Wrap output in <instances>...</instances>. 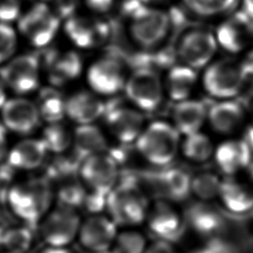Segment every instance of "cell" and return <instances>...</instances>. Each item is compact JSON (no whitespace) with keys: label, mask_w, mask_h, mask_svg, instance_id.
Here are the masks:
<instances>
[{"label":"cell","mask_w":253,"mask_h":253,"mask_svg":"<svg viewBox=\"0 0 253 253\" xmlns=\"http://www.w3.org/2000/svg\"><path fill=\"white\" fill-rule=\"evenodd\" d=\"M216 50V40L209 31L193 29L186 32L177 45V53L185 65L194 69L206 66Z\"/></svg>","instance_id":"obj_12"},{"label":"cell","mask_w":253,"mask_h":253,"mask_svg":"<svg viewBox=\"0 0 253 253\" xmlns=\"http://www.w3.org/2000/svg\"><path fill=\"white\" fill-rule=\"evenodd\" d=\"M247 144L249 145L251 151H252V154H253V126H251L247 132H246V135H245V139H244Z\"/></svg>","instance_id":"obj_48"},{"label":"cell","mask_w":253,"mask_h":253,"mask_svg":"<svg viewBox=\"0 0 253 253\" xmlns=\"http://www.w3.org/2000/svg\"><path fill=\"white\" fill-rule=\"evenodd\" d=\"M186 215L190 226L201 235L216 234L224 226L223 215L208 202L201 201L191 205Z\"/></svg>","instance_id":"obj_25"},{"label":"cell","mask_w":253,"mask_h":253,"mask_svg":"<svg viewBox=\"0 0 253 253\" xmlns=\"http://www.w3.org/2000/svg\"><path fill=\"white\" fill-rule=\"evenodd\" d=\"M5 85L3 84L1 78H0V109L2 108V106L4 105V103L6 102V91H5Z\"/></svg>","instance_id":"obj_49"},{"label":"cell","mask_w":253,"mask_h":253,"mask_svg":"<svg viewBox=\"0 0 253 253\" xmlns=\"http://www.w3.org/2000/svg\"><path fill=\"white\" fill-rule=\"evenodd\" d=\"M14 171L7 162L0 166V202H7L8 193L13 186Z\"/></svg>","instance_id":"obj_39"},{"label":"cell","mask_w":253,"mask_h":253,"mask_svg":"<svg viewBox=\"0 0 253 253\" xmlns=\"http://www.w3.org/2000/svg\"><path fill=\"white\" fill-rule=\"evenodd\" d=\"M47 152L42 138H26L10 149L7 163L15 170H35L42 165Z\"/></svg>","instance_id":"obj_21"},{"label":"cell","mask_w":253,"mask_h":253,"mask_svg":"<svg viewBox=\"0 0 253 253\" xmlns=\"http://www.w3.org/2000/svg\"><path fill=\"white\" fill-rule=\"evenodd\" d=\"M98 253H112L110 250H108V251H104V252H98Z\"/></svg>","instance_id":"obj_52"},{"label":"cell","mask_w":253,"mask_h":253,"mask_svg":"<svg viewBox=\"0 0 253 253\" xmlns=\"http://www.w3.org/2000/svg\"><path fill=\"white\" fill-rule=\"evenodd\" d=\"M53 187L45 177L30 178L11 187L7 203L11 211L30 227L37 226L49 211Z\"/></svg>","instance_id":"obj_1"},{"label":"cell","mask_w":253,"mask_h":253,"mask_svg":"<svg viewBox=\"0 0 253 253\" xmlns=\"http://www.w3.org/2000/svg\"><path fill=\"white\" fill-rule=\"evenodd\" d=\"M79 0H55V9L57 17L70 18L75 12Z\"/></svg>","instance_id":"obj_41"},{"label":"cell","mask_w":253,"mask_h":253,"mask_svg":"<svg viewBox=\"0 0 253 253\" xmlns=\"http://www.w3.org/2000/svg\"><path fill=\"white\" fill-rule=\"evenodd\" d=\"M41 253H73L70 249L67 247H52L47 246L43 250H42Z\"/></svg>","instance_id":"obj_47"},{"label":"cell","mask_w":253,"mask_h":253,"mask_svg":"<svg viewBox=\"0 0 253 253\" xmlns=\"http://www.w3.org/2000/svg\"><path fill=\"white\" fill-rule=\"evenodd\" d=\"M58 26L57 15L51 13L47 6L42 3L35 5L19 21L21 33L37 47H43L48 44L54 38Z\"/></svg>","instance_id":"obj_10"},{"label":"cell","mask_w":253,"mask_h":253,"mask_svg":"<svg viewBox=\"0 0 253 253\" xmlns=\"http://www.w3.org/2000/svg\"><path fill=\"white\" fill-rule=\"evenodd\" d=\"M117 226L110 216L96 213L81 222L77 238L81 246L91 253L108 251L118 234Z\"/></svg>","instance_id":"obj_13"},{"label":"cell","mask_w":253,"mask_h":253,"mask_svg":"<svg viewBox=\"0 0 253 253\" xmlns=\"http://www.w3.org/2000/svg\"><path fill=\"white\" fill-rule=\"evenodd\" d=\"M124 90L136 108L144 112H152L163 100L164 85L154 69L139 66L126 78Z\"/></svg>","instance_id":"obj_5"},{"label":"cell","mask_w":253,"mask_h":253,"mask_svg":"<svg viewBox=\"0 0 253 253\" xmlns=\"http://www.w3.org/2000/svg\"><path fill=\"white\" fill-rule=\"evenodd\" d=\"M242 12L253 19V0H242Z\"/></svg>","instance_id":"obj_46"},{"label":"cell","mask_w":253,"mask_h":253,"mask_svg":"<svg viewBox=\"0 0 253 253\" xmlns=\"http://www.w3.org/2000/svg\"><path fill=\"white\" fill-rule=\"evenodd\" d=\"M122 11L129 19L131 39L143 49L158 46L172 29L169 13L149 8L140 0H126Z\"/></svg>","instance_id":"obj_2"},{"label":"cell","mask_w":253,"mask_h":253,"mask_svg":"<svg viewBox=\"0 0 253 253\" xmlns=\"http://www.w3.org/2000/svg\"><path fill=\"white\" fill-rule=\"evenodd\" d=\"M144 253H179V252L172 245V243L163 241V240H157L147 245V248Z\"/></svg>","instance_id":"obj_42"},{"label":"cell","mask_w":253,"mask_h":253,"mask_svg":"<svg viewBox=\"0 0 253 253\" xmlns=\"http://www.w3.org/2000/svg\"><path fill=\"white\" fill-rule=\"evenodd\" d=\"M222 181L213 173L204 172L192 177L191 193L203 202L218 197Z\"/></svg>","instance_id":"obj_35"},{"label":"cell","mask_w":253,"mask_h":253,"mask_svg":"<svg viewBox=\"0 0 253 253\" xmlns=\"http://www.w3.org/2000/svg\"><path fill=\"white\" fill-rule=\"evenodd\" d=\"M175 126L164 121H155L145 126L135 141L138 153L149 163L166 166L175 158L181 142Z\"/></svg>","instance_id":"obj_3"},{"label":"cell","mask_w":253,"mask_h":253,"mask_svg":"<svg viewBox=\"0 0 253 253\" xmlns=\"http://www.w3.org/2000/svg\"><path fill=\"white\" fill-rule=\"evenodd\" d=\"M241 70L245 76V79L249 78H253V50H251L247 56L245 57V59L239 63Z\"/></svg>","instance_id":"obj_44"},{"label":"cell","mask_w":253,"mask_h":253,"mask_svg":"<svg viewBox=\"0 0 253 253\" xmlns=\"http://www.w3.org/2000/svg\"><path fill=\"white\" fill-rule=\"evenodd\" d=\"M148 227L159 240L172 242L183 232V220L177 210L166 201L156 202L148 211Z\"/></svg>","instance_id":"obj_16"},{"label":"cell","mask_w":253,"mask_h":253,"mask_svg":"<svg viewBox=\"0 0 253 253\" xmlns=\"http://www.w3.org/2000/svg\"><path fill=\"white\" fill-rule=\"evenodd\" d=\"M40 73V58L31 53L12 57L0 68V78L5 87L19 95L38 89Z\"/></svg>","instance_id":"obj_8"},{"label":"cell","mask_w":253,"mask_h":253,"mask_svg":"<svg viewBox=\"0 0 253 253\" xmlns=\"http://www.w3.org/2000/svg\"><path fill=\"white\" fill-rule=\"evenodd\" d=\"M0 253H10V252H7V251H3V252H0Z\"/></svg>","instance_id":"obj_53"},{"label":"cell","mask_w":253,"mask_h":253,"mask_svg":"<svg viewBox=\"0 0 253 253\" xmlns=\"http://www.w3.org/2000/svg\"><path fill=\"white\" fill-rule=\"evenodd\" d=\"M20 0H0V22L7 23L19 17Z\"/></svg>","instance_id":"obj_40"},{"label":"cell","mask_w":253,"mask_h":253,"mask_svg":"<svg viewBox=\"0 0 253 253\" xmlns=\"http://www.w3.org/2000/svg\"><path fill=\"white\" fill-rule=\"evenodd\" d=\"M56 191V198L59 201V206L76 209L84 205L87 192L80 182L73 177L61 180Z\"/></svg>","instance_id":"obj_32"},{"label":"cell","mask_w":253,"mask_h":253,"mask_svg":"<svg viewBox=\"0 0 253 253\" xmlns=\"http://www.w3.org/2000/svg\"><path fill=\"white\" fill-rule=\"evenodd\" d=\"M80 225V217L74 209L58 206L42 219L41 235L47 246L67 247L78 236Z\"/></svg>","instance_id":"obj_7"},{"label":"cell","mask_w":253,"mask_h":253,"mask_svg":"<svg viewBox=\"0 0 253 253\" xmlns=\"http://www.w3.org/2000/svg\"><path fill=\"white\" fill-rule=\"evenodd\" d=\"M17 47L15 31L6 23L0 22V64L12 58Z\"/></svg>","instance_id":"obj_38"},{"label":"cell","mask_w":253,"mask_h":253,"mask_svg":"<svg viewBox=\"0 0 253 253\" xmlns=\"http://www.w3.org/2000/svg\"><path fill=\"white\" fill-rule=\"evenodd\" d=\"M143 4H147V3H152V2H160V1H163V0H140Z\"/></svg>","instance_id":"obj_50"},{"label":"cell","mask_w":253,"mask_h":253,"mask_svg":"<svg viewBox=\"0 0 253 253\" xmlns=\"http://www.w3.org/2000/svg\"><path fill=\"white\" fill-rule=\"evenodd\" d=\"M213 156L218 168L227 175L247 169L253 160L252 151L244 139L220 143L214 149Z\"/></svg>","instance_id":"obj_20"},{"label":"cell","mask_w":253,"mask_h":253,"mask_svg":"<svg viewBox=\"0 0 253 253\" xmlns=\"http://www.w3.org/2000/svg\"><path fill=\"white\" fill-rule=\"evenodd\" d=\"M87 82L95 94L114 95L124 89L126 76L122 62L115 56H104L87 71Z\"/></svg>","instance_id":"obj_11"},{"label":"cell","mask_w":253,"mask_h":253,"mask_svg":"<svg viewBox=\"0 0 253 253\" xmlns=\"http://www.w3.org/2000/svg\"><path fill=\"white\" fill-rule=\"evenodd\" d=\"M7 153V129L0 123V161L5 157Z\"/></svg>","instance_id":"obj_45"},{"label":"cell","mask_w":253,"mask_h":253,"mask_svg":"<svg viewBox=\"0 0 253 253\" xmlns=\"http://www.w3.org/2000/svg\"><path fill=\"white\" fill-rule=\"evenodd\" d=\"M65 102L66 99L57 90L46 87L39 92L35 103L39 110L41 120L47 124H55L61 123L66 116Z\"/></svg>","instance_id":"obj_30"},{"label":"cell","mask_w":253,"mask_h":253,"mask_svg":"<svg viewBox=\"0 0 253 253\" xmlns=\"http://www.w3.org/2000/svg\"><path fill=\"white\" fill-rule=\"evenodd\" d=\"M33 243L32 227L28 225H13L4 235L1 246L10 253H26Z\"/></svg>","instance_id":"obj_33"},{"label":"cell","mask_w":253,"mask_h":253,"mask_svg":"<svg viewBox=\"0 0 253 253\" xmlns=\"http://www.w3.org/2000/svg\"><path fill=\"white\" fill-rule=\"evenodd\" d=\"M78 171L82 182L90 191L103 196H108L118 184V162L114 156L106 152L83 160Z\"/></svg>","instance_id":"obj_9"},{"label":"cell","mask_w":253,"mask_h":253,"mask_svg":"<svg viewBox=\"0 0 253 253\" xmlns=\"http://www.w3.org/2000/svg\"><path fill=\"white\" fill-rule=\"evenodd\" d=\"M48 79L54 85H62L77 78L82 70L81 57L74 51L49 52L45 56Z\"/></svg>","instance_id":"obj_24"},{"label":"cell","mask_w":253,"mask_h":253,"mask_svg":"<svg viewBox=\"0 0 253 253\" xmlns=\"http://www.w3.org/2000/svg\"><path fill=\"white\" fill-rule=\"evenodd\" d=\"M253 38V19L242 11L237 12L232 19L222 23L216 30L218 43L227 51H241Z\"/></svg>","instance_id":"obj_18"},{"label":"cell","mask_w":253,"mask_h":253,"mask_svg":"<svg viewBox=\"0 0 253 253\" xmlns=\"http://www.w3.org/2000/svg\"><path fill=\"white\" fill-rule=\"evenodd\" d=\"M218 198L232 212L244 213L253 209V188L233 180L222 181Z\"/></svg>","instance_id":"obj_29"},{"label":"cell","mask_w":253,"mask_h":253,"mask_svg":"<svg viewBox=\"0 0 253 253\" xmlns=\"http://www.w3.org/2000/svg\"><path fill=\"white\" fill-rule=\"evenodd\" d=\"M65 112L78 126L90 125L105 115L106 106L95 93L78 91L66 99Z\"/></svg>","instance_id":"obj_19"},{"label":"cell","mask_w":253,"mask_h":253,"mask_svg":"<svg viewBox=\"0 0 253 253\" xmlns=\"http://www.w3.org/2000/svg\"><path fill=\"white\" fill-rule=\"evenodd\" d=\"M147 248L144 235L135 230L118 232L110 249L112 253H144Z\"/></svg>","instance_id":"obj_36"},{"label":"cell","mask_w":253,"mask_h":253,"mask_svg":"<svg viewBox=\"0 0 253 253\" xmlns=\"http://www.w3.org/2000/svg\"><path fill=\"white\" fill-rule=\"evenodd\" d=\"M192 11L201 16H213L231 10L237 0H186Z\"/></svg>","instance_id":"obj_37"},{"label":"cell","mask_w":253,"mask_h":253,"mask_svg":"<svg viewBox=\"0 0 253 253\" xmlns=\"http://www.w3.org/2000/svg\"><path fill=\"white\" fill-rule=\"evenodd\" d=\"M250 113H251V117H252V120H253V101H252V104H251V107H250Z\"/></svg>","instance_id":"obj_51"},{"label":"cell","mask_w":253,"mask_h":253,"mask_svg":"<svg viewBox=\"0 0 253 253\" xmlns=\"http://www.w3.org/2000/svg\"><path fill=\"white\" fill-rule=\"evenodd\" d=\"M154 180L155 187L170 201H184L191 194L192 177L183 169H165L157 173Z\"/></svg>","instance_id":"obj_27"},{"label":"cell","mask_w":253,"mask_h":253,"mask_svg":"<svg viewBox=\"0 0 253 253\" xmlns=\"http://www.w3.org/2000/svg\"><path fill=\"white\" fill-rule=\"evenodd\" d=\"M197 81L196 69L185 64L174 65L167 73L164 90L171 100L178 103L190 98Z\"/></svg>","instance_id":"obj_28"},{"label":"cell","mask_w":253,"mask_h":253,"mask_svg":"<svg viewBox=\"0 0 253 253\" xmlns=\"http://www.w3.org/2000/svg\"><path fill=\"white\" fill-rule=\"evenodd\" d=\"M72 146L77 160L81 162L86 158L104 153L108 142L103 131L93 124L78 126L73 132Z\"/></svg>","instance_id":"obj_26"},{"label":"cell","mask_w":253,"mask_h":253,"mask_svg":"<svg viewBox=\"0 0 253 253\" xmlns=\"http://www.w3.org/2000/svg\"><path fill=\"white\" fill-rule=\"evenodd\" d=\"M111 133L124 144L135 142L144 128L143 116L135 109L115 107L105 112Z\"/></svg>","instance_id":"obj_15"},{"label":"cell","mask_w":253,"mask_h":253,"mask_svg":"<svg viewBox=\"0 0 253 253\" xmlns=\"http://www.w3.org/2000/svg\"><path fill=\"white\" fill-rule=\"evenodd\" d=\"M245 80L240 64L225 59L211 63L203 75V85L207 93L220 100H229L236 96Z\"/></svg>","instance_id":"obj_6"},{"label":"cell","mask_w":253,"mask_h":253,"mask_svg":"<svg viewBox=\"0 0 253 253\" xmlns=\"http://www.w3.org/2000/svg\"><path fill=\"white\" fill-rule=\"evenodd\" d=\"M0 110L2 124L7 130L29 134L40 125L41 117L37 105L29 99L15 97L6 100Z\"/></svg>","instance_id":"obj_14"},{"label":"cell","mask_w":253,"mask_h":253,"mask_svg":"<svg viewBox=\"0 0 253 253\" xmlns=\"http://www.w3.org/2000/svg\"><path fill=\"white\" fill-rule=\"evenodd\" d=\"M73 133L60 123L48 124L42 132V139L48 151L62 153L72 145Z\"/></svg>","instance_id":"obj_34"},{"label":"cell","mask_w":253,"mask_h":253,"mask_svg":"<svg viewBox=\"0 0 253 253\" xmlns=\"http://www.w3.org/2000/svg\"><path fill=\"white\" fill-rule=\"evenodd\" d=\"M106 209L117 225L140 224L149 211L145 194L133 181L117 184L107 197Z\"/></svg>","instance_id":"obj_4"},{"label":"cell","mask_w":253,"mask_h":253,"mask_svg":"<svg viewBox=\"0 0 253 253\" xmlns=\"http://www.w3.org/2000/svg\"><path fill=\"white\" fill-rule=\"evenodd\" d=\"M184 1H186V0H184Z\"/></svg>","instance_id":"obj_54"},{"label":"cell","mask_w":253,"mask_h":253,"mask_svg":"<svg viewBox=\"0 0 253 253\" xmlns=\"http://www.w3.org/2000/svg\"><path fill=\"white\" fill-rule=\"evenodd\" d=\"M181 150L187 159L197 163L208 161L214 153L211 138L201 131L186 135L181 142Z\"/></svg>","instance_id":"obj_31"},{"label":"cell","mask_w":253,"mask_h":253,"mask_svg":"<svg viewBox=\"0 0 253 253\" xmlns=\"http://www.w3.org/2000/svg\"><path fill=\"white\" fill-rule=\"evenodd\" d=\"M114 0H86L87 6L98 13H105L113 6Z\"/></svg>","instance_id":"obj_43"},{"label":"cell","mask_w":253,"mask_h":253,"mask_svg":"<svg viewBox=\"0 0 253 253\" xmlns=\"http://www.w3.org/2000/svg\"><path fill=\"white\" fill-rule=\"evenodd\" d=\"M64 30L71 42L81 48H90L106 42L111 34V25L103 21H91L72 16L66 20Z\"/></svg>","instance_id":"obj_17"},{"label":"cell","mask_w":253,"mask_h":253,"mask_svg":"<svg viewBox=\"0 0 253 253\" xmlns=\"http://www.w3.org/2000/svg\"><path fill=\"white\" fill-rule=\"evenodd\" d=\"M208 121L218 133L231 134L243 125L245 111L232 100H221L208 110Z\"/></svg>","instance_id":"obj_22"},{"label":"cell","mask_w":253,"mask_h":253,"mask_svg":"<svg viewBox=\"0 0 253 253\" xmlns=\"http://www.w3.org/2000/svg\"><path fill=\"white\" fill-rule=\"evenodd\" d=\"M207 120L208 109L199 100L187 99L178 102L173 110V126L185 136L200 131Z\"/></svg>","instance_id":"obj_23"}]
</instances>
